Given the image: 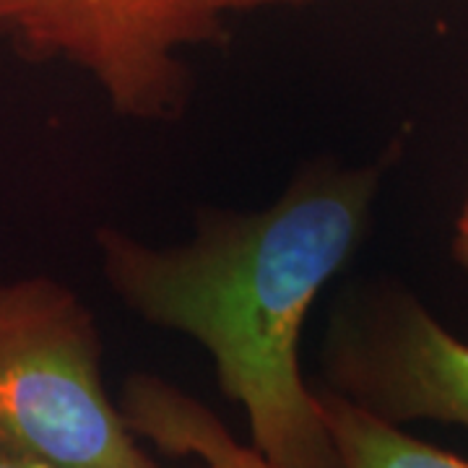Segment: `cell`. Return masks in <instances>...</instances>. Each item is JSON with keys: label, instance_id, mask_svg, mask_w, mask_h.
Listing matches in <instances>:
<instances>
[{"label": "cell", "instance_id": "obj_5", "mask_svg": "<svg viewBox=\"0 0 468 468\" xmlns=\"http://www.w3.org/2000/svg\"><path fill=\"white\" fill-rule=\"evenodd\" d=\"M117 406L135 435L167 455H193L206 468H279L252 445L237 442L206 403L159 375H131Z\"/></svg>", "mask_w": 468, "mask_h": 468}, {"label": "cell", "instance_id": "obj_2", "mask_svg": "<svg viewBox=\"0 0 468 468\" xmlns=\"http://www.w3.org/2000/svg\"><path fill=\"white\" fill-rule=\"evenodd\" d=\"M104 341L52 276L0 284V448L55 468H159L107 393Z\"/></svg>", "mask_w": 468, "mask_h": 468}, {"label": "cell", "instance_id": "obj_1", "mask_svg": "<svg viewBox=\"0 0 468 468\" xmlns=\"http://www.w3.org/2000/svg\"><path fill=\"white\" fill-rule=\"evenodd\" d=\"M385 165L320 156L279 198L203 208L177 245L115 224L94 234L104 284L135 318L187 335L211 356L250 445L279 468H341L315 388L302 378V331L325 284L367 239Z\"/></svg>", "mask_w": 468, "mask_h": 468}, {"label": "cell", "instance_id": "obj_8", "mask_svg": "<svg viewBox=\"0 0 468 468\" xmlns=\"http://www.w3.org/2000/svg\"><path fill=\"white\" fill-rule=\"evenodd\" d=\"M0 468H55V466H48V463L34 461V458H27V455H18V452H11V451H5V448H0Z\"/></svg>", "mask_w": 468, "mask_h": 468}, {"label": "cell", "instance_id": "obj_3", "mask_svg": "<svg viewBox=\"0 0 468 468\" xmlns=\"http://www.w3.org/2000/svg\"><path fill=\"white\" fill-rule=\"evenodd\" d=\"M315 0H0V42L32 63L73 68L117 117L172 122L193 100L190 55L237 21Z\"/></svg>", "mask_w": 468, "mask_h": 468}, {"label": "cell", "instance_id": "obj_4", "mask_svg": "<svg viewBox=\"0 0 468 468\" xmlns=\"http://www.w3.org/2000/svg\"><path fill=\"white\" fill-rule=\"evenodd\" d=\"M320 385L372 417L468 430V344L396 279L354 282L320 341Z\"/></svg>", "mask_w": 468, "mask_h": 468}, {"label": "cell", "instance_id": "obj_6", "mask_svg": "<svg viewBox=\"0 0 468 468\" xmlns=\"http://www.w3.org/2000/svg\"><path fill=\"white\" fill-rule=\"evenodd\" d=\"M315 396L341 468H468L466 458L372 417L323 385L315 388Z\"/></svg>", "mask_w": 468, "mask_h": 468}, {"label": "cell", "instance_id": "obj_7", "mask_svg": "<svg viewBox=\"0 0 468 468\" xmlns=\"http://www.w3.org/2000/svg\"><path fill=\"white\" fill-rule=\"evenodd\" d=\"M452 261L461 268L468 271V198L461 206L455 224H452V239H451Z\"/></svg>", "mask_w": 468, "mask_h": 468}]
</instances>
